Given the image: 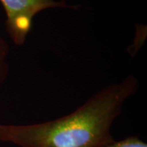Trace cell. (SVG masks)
I'll list each match as a JSON object with an SVG mask.
<instances>
[{"label": "cell", "mask_w": 147, "mask_h": 147, "mask_svg": "<svg viewBox=\"0 0 147 147\" xmlns=\"http://www.w3.org/2000/svg\"><path fill=\"white\" fill-rule=\"evenodd\" d=\"M0 2L6 14L5 30L17 46L26 41L33 19L40 12L52 8H79V5H68L65 0H0Z\"/></svg>", "instance_id": "7a4b0ae2"}, {"label": "cell", "mask_w": 147, "mask_h": 147, "mask_svg": "<svg viewBox=\"0 0 147 147\" xmlns=\"http://www.w3.org/2000/svg\"><path fill=\"white\" fill-rule=\"evenodd\" d=\"M9 54V46L0 36V85L3 84L8 75L9 67L7 58Z\"/></svg>", "instance_id": "3957f363"}, {"label": "cell", "mask_w": 147, "mask_h": 147, "mask_svg": "<svg viewBox=\"0 0 147 147\" xmlns=\"http://www.w3.org/2000/svg\"><path fill=\"white\" fill-rule=\"evenodd\" d=\"M104 147H147V144L137 136H131L110 143Z\"/></svg>", "instance_id": "277c9868"}, {"label": "cell", "mask_w": 147, "mask_h": 147, "mask_svg": "<svg viewBox=\"0 0 147 147\" xmlns=\"http://www.w3.org/2000/svg\"><path fill=\"white\" fill-rule=\"evenodd\" d=\"M138 89V80L129 75L60 118L34 124H0V140L19 147H104L115 140L112 126Z\"/></svg>", "instance_id": "6da1fadb"}]
</instances>
